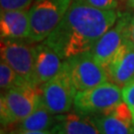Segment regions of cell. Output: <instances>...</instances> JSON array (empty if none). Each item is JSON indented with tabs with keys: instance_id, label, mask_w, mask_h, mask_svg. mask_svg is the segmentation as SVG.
Masks as SVG:
<instances>
[{
	"instance_id": "1",
	"label": "cell",
	"mask_w": 134,
	"mask_h": 134,
	"mask_svg": "<svg viewBox=\"0 0 134 134\" xmlns=\"http://www.w3.org/2000/svg\"><path fill=\"white\" fill-rule=\"evenodd\" d=\"M115 10H102L85 0H72L57 28L44 42L63 60L91 51L97 40L116 23Z\"/></svg>"
},
{
	"instance_id": "2",
	"label": "cell",
	"mask_w": 134,
	"mask_h": 134,
	"mask_svg": "<svg viewBox=\"0 0 134 134\" xmlns=\"http://www.w3.org/2000/svg\"><path fill=\"white\" fill-rule=\"evenodd\" d=\"M41 101L40 88L30 83H20L2 92L0 120L2 129L18 124L38 107Z\"/></svg>"
},
{
	"instance_id": "3",
	"label": "cell",
	"mask_w": 134,
	"mask_h": 134,
	"mask_svg": "<svg viewBox=\"0 0 134 134\" xmlns=\"http://www.w3.org/2000/svg\"><path fill=\"white\" fill-rule=\"evenodd\" d=\"M72 0H36L29 9L30 36L33 43L43 42L60 24Z\"/></svg>"
},
{
	"instance_id": "4",
	"label": "cell",
	"mask_w": 134,
	"mask_h": 134,
	"mask_svg": "<svg viewBox=\"0 0 134 134\" xmlns=\"http://www.w3.org/2000/svg\"><path fill=\"white\" fill-rule=\"evenodd\" d=\"M39 88L44 105L52 113L65 114L74 108L77 88L72 82L66 60H64L61 71Z\"/></svg>"
},
{
	"instance_id": "5",
	"label": "cell",
	"mask_w": 134,
	"mask_h": 134,
	"mask_svg": "<svg viewBox=\"0 0 134 134\" xmlns=\"http://www.w3.org/2000/svg\"><path fill=\"white\" fill-rule=\"evenodd\" d=\"M121 101L122 88L111 81H105L96 87L77 91L74 111L86 115L100 114L109 111Z\"/></svg>"
},
{
	"instance_id": "6",
	"label": "cell",
	"mask_w": 134,
	"mask_h": 134,
	"mask_svg": "<svg viewBox=\"0 0 134 134\" xmlns=\"http://www.w3.org/2000/svg\"><path fill=\"white\" fill-rule=\"evenodd\" d=\"M36 45L15 39H1V60H3L14 70L23 82L33 85L35 68Z\"/></svg>"
},
{
	"instance_id": "7",
	"label": "cell",
	"mask_w": 134,
	"mask_h": 134,
	"mask_svg": "<svg viewBox=\"0 0 134 134\" xmlns=\"http://www.w3.org/2000/svg\"><path fill=\"white\" fill-rule=\"evenodd\" d=\"M66 61L77 91L90 90L108 81L106 69L96 61L91 51L69 58Z\"/></svg>"
},
{
	"instance_id": "8",
	"label": "cell",
	"mask_w": 134,
	"mask_h": 134,
	"mask_svg": "<svg viewBox=\"0 0 134 134\" xmlns=\"http://www.w3.org/2000/svg\"><path fill=\"white\" fill-rule=\"evenodd\" d=\"M128 20V16H120L119 20L116 21V24L106 31L91 48V53L92 56L105 69L126 40V26Z\"/></svg>"
},
{
	"instance_id": "9",
	"label": "cell",
	"mask_w": 134,
	"mask_h": 134,
	"mask_svg": "<svg viewBox=\"0 0 134 134\" xmlns=\"http://www.w3.org/2000/svg\"><path fill=\"white\" fill-rule=\"evenodd\" d=\"M92 116L100 134H134L132 113L124 100L109 111Z\"/></svg>"
},
{
	"instance_id": "10",
	"label": "cell",
	"mask_w": 134,
	"mask_h": 134,
	"mask_svg": "<svg viewBox=\"0 0 134 134\" xmlns=\"http://www.w3.org/2000/svg\"><path fill=\"white\" fill-rule=\"evenodd\" d=\"M108 81L121 88L134 81V45L125 40L106 67Z\"/></svg>"
},
{
	"instance_id": "11",
	"label": "cell",
	"mask_w": 134,
	"mask_h": 134,
	"mask_svg": "<svg viewBox=\"0 0 134 134\" xmlns=\"http://www.w3.org/2000/svg\"><path fill=\"white\" fill-rule=\"evenodd\" d=\"M64 60L45 42L36 45L33 85L36 87L50 81L61 71Z\"/></svg>"
},
{
	"instance_id": "12",
	"label": "cell",
	"mask_w": 134,
	"mask_h": 134,
	"mask_svg": "<svg viewBox=\"0 0 134 134\" xmlns=\"http://www.w3.org/2000/svg\"><path fill=\"white\" fill-rule=\"evenodd\" d=\"M1 39H29L30 20L27 10H1L0 12Z\"/></svg>"
},
{
	"instance_id": "13",
	"label": "cell",
	"mask_w": 134,
	"mask_h": 134,
	"mask_svg": "<svg viewBox=\"0 0 134 134\" xmlns=\"http://www.w3.org/2000/svg\"><path fill=\"white\" fill-rule=\"evenodd\" d=\"M53 134H100L92 115L77 112L60 114V119L52 128Z\"/></svg>"
},
{
	"instance_id": "14",
	"label": "cell",
	"mask_w": 134,
	"mask_h": 134,
	"mask_svg": "<svg viewBox=\"0 0 134 134\" xmlns=\"http://www.w3.org/2000/svg\"><path fill=\"white\" fill-rule=\"evenodd\" d=\"M60 119V114H54L44 105L41 99L38 107L18 124L5 130H10V134H19L25 131H39L52 129Z\"/></svg>"
},
{
	"instance_id": "15",
	"label": "cell",
	"mask_w": 134,
	"mask_h": 134,
	"mask_svg": "<svg viewBox=\"0 0 134 134\" xmlns=\"http://www.w3.org/2000/svg\"><path fill=\"white\" fill-rule=\"evenodd\" d=\"M20 83H26L23 82L17 76V74L12 68L10 67L7 63L1 60L0 62V87L1 91H6L11 88L12 86Z\"/></svg>"
},
{
	"instance_id": "16",
	"label": "cell",
	"mask_w": 134,
	"mask_h": 134,
	"mask_svg": "<svg viewBox=\"0 0 134 134\" xmlns=\"http://www.w3.org/2000/svg\"><path fill=\"white\" fill-rule=\"evenodd\" d=\"M33 0H0L1 10H27Z\"/></svg>"
},
{
	"instance_id": "17",
	"label": "cell",
	"mask_w": 134,
	"mask_h": 134,
	"mask_svg": "<svg viewBox=\"0 0 134 134\" xmlns=\"http://www.w3.org/2000/svg\"><path fill=\"white\" fill-rule=\"evenodd\" d=\"M122 97L131 110L134 125V81H130L129 83L122 87Z\"/></svg>"
},
{
	"instance_id": "18",
	"label": "cell",
	"mask_w": 134,
	"mask_h": 134,
	"mask_svg": "<svg viewBox=\"0 0 134 134\" xmlns=\"http://www.w3.org/2000/svg\"><path fill=\"white\" fill-rule=\"evenodd\" d=\"M87 4L102 10H115L118 6V0H85Z\"/></svg>"
},
{
	"instance_id": "19",
	"label": "cell",
	"mask_w": 134,
	"mask_h": 134,
	"mask_svg": "<svg viewBox=\"0 0 134 134\" xmlns=\"http://www.w3.org/2000/svg\"><path fill=\"white\" fill-rule=\"evenodd\" d=\"M126 40L134 45V17L129 18L126 26Z\"/></svg>"
},
{
	"instance_id": "20",
	"label": "cell",
	"mask_w": 134,
	"mask_h": 134,
	"mask_svg": "<svg viewBox=\"0 0 134 134\" xmlns=\"http://www.w3.org/2000/svg\"><path fill=\"white\" fill-rule=\"evenodd\" d=\"M19 134H53L52 130H39V131H25V132H21Z\"/></svg>"
},
{
	"instance_id": "21",
	"label": "cell",
	"mask_w": 134,
	"mask_h": 134,
	"mask_svg": "<svg viewBox=\"0 0 134 134\" xmlns=\"http://www.w3.org/2000/svg\"><path fill=\"white\" fill-rule=\"evenodd\" d=\"M128 1V6L134 8V0H127Z\"/></svg>"
},
{
	"instance_id": "22",
	"label": "cell",
	"mask_w": 134,
	"mask_h": 134,
	"mask_svg": "<svg viewBox=\"0 0 134 134\" xmlns=\"http://www.w3.org/2000/svg\"><path fill=\"white\" fill-rule=\"evenodd\" d=\"M122 1H124V0H122Z\"/></svg>"
}]
</instances>
